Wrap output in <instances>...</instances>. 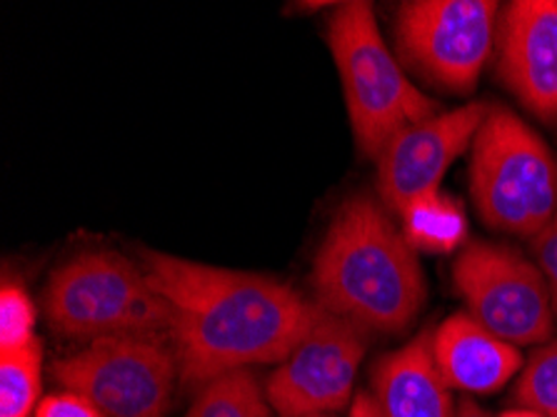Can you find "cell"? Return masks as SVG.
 Wrapping results in <instances>:
<instances>
[{"instance_id": "obj_12", "label": "cell", "mask_w": 557, "mask_h": 417, "mask_svg": "<svg viewBox=\"0 0 557 417\" xmlns=\"http://www.w3.org/2000/svg\"><path fill=\"white\" fill-rule=\"evenodd\" d=\"M430 347L447 388L466 395H493L520 376V347L485 330L468 312H455L430 333Z\"/></svg>"}, {"instance_id": "obj_17", "label": "cell", "mask_w": 557, "mask_h": 417, "mask_svg": "<svg viewBox=\"0 0 557 417\" xmlns=\"http://www.w3.org/2000/svg\"><path fill=\"white\" fill-rule=\"evenodd\" d=\"M512 403L522 410L557 417V338L540 345L522 365L512 390Z\"/></svg>"}, {"instance_id": "obj_19", "label": "cell", "mask_w": 557, "mask_h": 417, "mask_svg": "<svg viewBox=\"0 0 557 417\" xmlns=\"http://www.w3.org/2000/svg\"><path fill=\"white\" fill-rule=\"evenodd\" d=\"M535 266L543 272L547 291L553 297V308L557 315V212L540 233L533 237Z\"/></svg>"}, {"instance_id": "obj_2", "label": "cell", "mask_w": 557, "mask_h": 417, "mask_svg": "<svg viewBox=\"0 0 557 417\" xmlns=\"http://www.w3.org/2000/svg\"><path fill=\"white\" fill-rule=\"evenodd\" d=\"M312 287L320 308L375 333H400L428 297L416 248L370 195L335 212L312 262Z\"/></svg>"}, {"instance_id": "obj_22", "label": "cell", "mask_w": 557, "mask_h": 417, "mask_svg": "<svg viewBox=\"0 0 557 417\" xmlns=\"http://www.w3.org/2000/svg\"><path fill=\"white\" fill-rule=\"evenodd\" d=\"M455 417H493V415L487 413L485 407H480L475 400L462 397L458 403V410H455Z\"/></svg>"}, {"instance_id": "obj_6", "label": "cell", "mask_w": 557, "mask_h": 417, "mask_svg": "<svg viewBox=\"0 0 557 417\" xmlns=\"http://www.w3.org/2000/svg\"><path fill=\"white\" fill-rule=\"evenodd\" d=\"M178 355L171 338H108L53 365V380L88 397L106 417H168Z\"/></svg>"}, {"instance_id": "obj_11", "label": "cell", "mask_w": 557, "mask_h": 417, "mask_svg": "<svg viewBox=\"0 0 557 417\" xmlns=\"http://www.w3.org/2000/svg\"><path fill=\"white\" fill-rule=\"evenodd\" d=\"M497 73L543 121H557V0H515L497 28Z\"/></svg>"}, {"instance_id": "obj_14", "label": "cell", "mask_w": 557, "mask_h": 417, "mask_svg": "<svg viewBox=\"0 0 557 417\" xmlns=\"http://www.w3.org/2000/svg\"><path fill=\"white\" fill-rule=\"evenodd\" d=\"M183 417H273V407L252 370H235L198 388Z\"/></svg>"}, {"instance_id": "obj_4", "label": "cell", "mask_w": 557, "mask_h": 417, "mask_svg": "<svg viewBox=\"0 0 557 417\" xmlns=\"http://www.w3.org/2000/svg\"><path fill=\"white\" fill-rule=\"evenodd\" d=\"M44 308L71 340L171 338L173 310L143 266L113 250L81 253L50 275Z\"/></svg>"}, {"instance_id": "obj_18", "label": "cell", "mask_w": 557, "mask_h": 417, "mask_svg": "<svg viewBox=\"0 0 557 417\" xmlns=\"http://www.w3.org/2000/svg\"><path fill=\"white\" fill-rule=\"evenodd\" d=\"M36 308L28 293L15 283L0 287V353L21 351L36 340Z\"/></svg>"}, {"instance_id": "obj_16", "label": "cell", "mask_w": 557, "mask_h": 417, "mask_svg": "<svg viewBox=\"0 0 557 417\" xmlns=\"http://www.w3.org/2000/svg\"><path fill=\"white\" fill-rule=\"evenodd\" d=\"M44 345L36 338L21 351L0 353V417H30L38 410Z\"/></svg>"}, {"instance_id": "obj_5", "label": "cell", "mask_w": 557, "mask_h": 417, "mask_svg": "<svg viewBox=\"0 0 557 417\" xmlns=\"http://www.w3.org/2000/svg\"><path fill=\"white\" fill-rule=\"evenodd\" d=\"M470 195L485 225L535 237L557 212V160L508 108L487 110L470 146Z\"/></svg>"}, {"instance_id": "obj_1", "label": "cell", "mask_w": 557, "mask_h": 417, "mask_svg": "<svg viewBox=\"0 0 557 417\" xmlns=\"http://www.w3.org/2000/svg\"><path fill=\"white\" fill-rule=\"evenodd\" d=\"M140 266L173 310L181 380L206 382L256 365H281L315 326L320 305L281 280L143 250Z\"/></svg>"}, {"instance_id": "obj_24", "label": "cell", "mask_w": 557, "mask_h": 417, "mask_svg": "<svg viewBox=\"0 0 557 417\" xmlns=\"http://www.w3.org/2000/svg\"><path fill=\"white\" fill-rule=\"evenodd\" d=\"M310 417H337V415H310Z\"/></svg>"}, {"instance_id": "obj_21", "label": "cell", "mask_w": 557, "mask_h": 417, "mask_svg": "<svg viewBox=\"0 0 557 417\" xmlns=\"http://www.w3.org/2000/svg\"><path fill=\"white\" fill-rule=\"evenodd\" d=\"M348 417H383V410H380L373 393H358L356 400H352Z\"/></svg>"}, {"instance_id": "obj_8", "label": "cell", "mask_w": 557, "mask_h": 417, "mask_svg": "<svg viewBox=\"0 0 557 417\" xmlns=\"http://www.w3.org/2000/svg\"><path fill=\"white\" fill-rule=\"evenodd\" d=\"M455 291L468 315L515 347L545 345L555 308L543 272L510 245L472 241L453 262Z\"/></svg>"}, {"instance_id": "obj_9", "label": "cell", "mask_w": 557, "mask_h": 417, "mask_svg": "<svg viewBox=\"0 0 557 417\" xmlns=\"http://www.w3.org/2000/svg\"><path fill=\"white\" fill-rule=\"evenodd\" d=\"M368 351L366 330L320 308L315 326L265 382L277 417L337 415L352 405V390Z\"/></svg>"}, {"instance_id": "obj_15", "label": "cell", "mask_w": 557, "mask_h": 417, "mask_svg": "<svg viewBox=\"0 0 557 417\" xmlns=\"http://www.w3.org/2000/svg\"><path fill=\"white\" fill-rule=\"evenodd\" d=\"M400 218L403 233L416 250L447 253L460 248L468 228L458 203L445 198L441 191L412 203Z\"/></svg>"}, {"instance_id": "obj_20", "label": "cell", "mask_w": 557, "mask_h": 417, "mask_svg": "<svg viewBox=\"0 0 557 417\" xmlns=\"http://www.w3.org/2000/svg\"><path fill=\"white\" fill-rule=\"evenodd\" d=\"M36 417H106V415L100 413L88 397L63 390V393L46 397L44 403L38 405Z\"/></svg>"}, {"instance_id": "obj_23", "label": "cell", "mask_w": 557, "mask_h": 417, "mask_svg": "<svg viewBox=\"0 0 557 417\" xmlns=\"http://www.w3.org/2000/svg\"><path fill=\"white\" fill-rule=\"evenodd\" d=\"M497 417H543V415H537L533 410H522V407H510V410H505Z\"/></svg>"}, {"instance_id": "obj_7", "label": "cell", "mask_w": 557, "mask_h": 417, "mask_svg": "<svg viewBox=\"0 0 557 417\" xmlns=\"http://www.w3.org/2000/svg\"><path fill=\"white\" fill-rule=\"evenodd\" d=\"M493 0H410L395 21V46L405 65L447 93H470L497 46Z\"/></svg>"}, {"instance_id": "obj_10", "label": "cell", "mask_w": 557, "mask_h": 417, "mask_svg": "<svg viewBox=\"0 0 557 417\" xmlns=\"http://www.w3.org/2000/svg\"><path fill=\"white\" fill-rule=\"evenodd\" d=\"M487 110L491 108L485 103L441 110L395 135L377 156L380 203L395 216H403L416 200L441 191L447 168L472 146Z\"/></svg>"}, {"instance_id": "obj_13", "label": "cell", "mask_w": 557, "mask_h": 417, "mask_svg": "<svg viewBox=\"0 0 557 417\" xmlns=\"http://www.w3.org/2000/svg\"><path fill=\"white\" fill-rule=\"evenodd\" d=\"M373 388L383 417H455L458 410L453 390L435 365L430 333L380 357Z\"/></svg>"}, {"instance_id": "obj_3", "label": "cell", "mask_w": 557, "mask_h": 417, "mask_svg": "<svg viewBox=\"0 0 557 417\" xmlns=\"http://www.w3.org/2000/svg\"><path fill=\"white\" fill-rule=\"evenodd\" d=\"M327 46L343 81L352 135L368 158L377 160L395 135L441 113L395 61L366 0L335 8L327 21Z\"/></svg>"}]
</instances>
